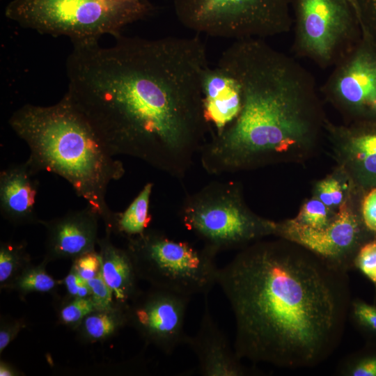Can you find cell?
I'll use <instances>...</instances> for the list:
<instances>
[{
  "instance_id": "cell-5",
  "label": "cell",
  "mask_w": 376,
  "mask_h": 376,
  "mask_svg": "<svg viewBox=\"0 0 376 376\" xmlns=\"http://www.w3.org/2000/svg\"><path fill=\"white\" fill-rule=\"evenodd\" d=\"M153 10L148 0H11L4 13L21 27L67 37L74 45L116 38Z\"/></svg>"
},
{
  "instance_id": "cell-35",
  "label": "cell",
  "mask_w": 376,
  "mask_h": 376,
  "mask_svg": "<svg viewBox=\"0 0 376 376\" xmlns=\"http://www.w3.org/2000/svg\"><path fill=\"white\" fill-rule=\"evenodd\" d=\"M15 372L12 368H10L8 364L1 362L0 365V375L1 376H11L14 375Z\"/></svg>"
},
{
  "instance_id": "cell-2",
  "label": "cell",
  "mask_w": 376,
  "mask_h": 376,
  "mask_svg": "<svg viewBox=\"0 0 376 376\" xmlns=\"http://www.w3.org/2000/svg\"><path fill=\"white\" fill-rule=\"evenodd\" d=\"M247 245L219 268L242 360L313 368L340 345L352 303L347 272L290 240Z\"/></svg>"
},
{
  "instance_id": "cell-13",
  "label": "cell",
  "mask_w": 376,
  "mask_h": 376,
  "mask_svg": "<svg viewBox=\"0 0 376 376\" xmlns=\"http://www.w3.org/2000/svg\"><path fill=\"white\" fill-rule=\"evenodd\" d=\"M325 130L335 167L363 192L376 187V120L337 125L328 120Z\"/></svg>"
},
{
  "instance_id": "cell-19",
  "label": "cell",
  "mask_w": 376,
  "mask_h": 376,
  "mask_svg": "<svg viewBox=\"0 0 376 376\" xmlns=\"http://www.w3.org/2000/svg\"><path fill=\"white\" fill-rule=\"evenodd\" d=\"M152 184L147 183L129 207L122 213H114L112 227L127 235L137 236L145 232L150 221L149 203Z\"/></svg>"
},
{
  "instance_id": "cell-22",
  "label": "cell",
  "mask_w": 376,
  "mask_h": 376,
  "mask_svg": "<svg viewBox=\"0 0 376 376\" xmlns=\"http://www.w3.org/2000/svg\"><path fill=\"white\" fill-rule=\"evenodd\" d=\"M338 373L345 376H376V341L347 357Z\"/></svg>"
},
{
  "instance_id": "cell-29",
  "label": "cell",
  "mask_w": 376,
  "mask_h": 376,
  "mask_svg": "<svg viewBox=\"0 0 376 376\" xmlns=\"http://www.w3.org/2000/svg\"><path fill=\"white\" fill-rule=\"evenodd\" d=\"M362 34L376 46V0H356Z\"/></svg>"
},
{
  "instance_id": "cell-21",
  "label": "cell",
  "mask_w": 376,
  "mask_h": 376,
  "mask_svg": "<svg viewBox=\"0 0 376 376\" xmlns=\"http://www.w3.org/2000/svg\"><path fill=\"white\" fill-rule=\"evenodd\" d=\"M127 322L126 308L95 311L84 318V329L90 338L101 340L113 334L123 323Z\"/></svg>"
},
{
  "instance_id": "cell-31",
  "label": "cell",
  "mask_w": 376,
  "mask_h": 376,
  "mask_svg": "<svg viewBox=\"0 0 376 376\" xmlns=\"http://www.w3.org/2000/svg\"><path fill=\"white\" fill-rule=\"evenodd\" d=\"M86 281L94 278L101 270V258L95 251L85 253L75 258L72 265Z\"/></svg>"
},
{
  "instance_id": "cell-30",
  "label": "cell",
  "mask_w": 376,
  "mask_h": 376,
  "mask_svg": "<svg viewBox=\"0 0 376 376\" xmlns=\"http://www.w3.org/2000/svg\"><path fill=\"white\" fill-rule=\"evenodd\" d=\"M95 311L91 297H76L61 311L62 320L67 324H74L85 318Z\"/></svg>"
},
{
  "instance_id": "cell-20",
  "label": "cell",
  "mask_w": 376,
  "mask_h": 376,
  "mask_svg": "<svg viewBox=\"0 0 376 376\" xmlns=\"http://www.w3.org/2000/svg\"><path fill=\"white\" fill-rule=\"evenodd\" d=\"M355 189L347 177L335 167L331 173L315 183L313 196L319 199L333 211L337 212Z\"/></svg>"
},
{
  "instance_id": "cell-18",
  "label": "cell",
  "mask_w": 376,
  "mask_h": 376,
  "mask_svg": "<svg viewBox=\"0 0 376 376\" xmlns=\"http://www.w3.org/2000/svg\"><path fill=\"white\" fill-rule=\"evenodd\" d=\"M100 245L102 276L113 292V297L123 308L137 295L139 278L132 256L128 251L114 246L107 235L97 241Z\"/></svg>"
},
{
  "instance_id": "cell-6",
  "label": "cell",
  "mask_w": 376,
  "mask_h": 376,
  "mask_svg": "<svg viewBox=\"0 0 376 376\" xmlns=\"http://www.w3.org/2000/svg\"><path fill=\"white\" fill-rule=\"evenodd\" d=\"M293 0H173L178 21L212 37L265 40L292 28Z\"/></svg>"
},
{
  "instance_id": "cell-10",
  "label": "cell",
  "mask_w": 376,
  "mask_h": 376,
  "mask_svg": "<svg viewBox=\"0 0 376 376\" xmlns=\"http://www.w3.org/2000/svg\"><path fill=\"white\" fill-rule=\"evenodd\" d=\"M332 68L320 91L344 123L376 120V46L362 35Z\"/></svg>"
},
{
  "instance_id": "cell-11",
  "label": "cell",
  "mask_w": 376,
  "mask_h": 376,
  "mask_svg": "<svg viewBox=\"0 0 376 376\" xmlns=\"http://www.w3.org/2000/svg\"><path fill=\"white\" fill-rule=\"evenodd\" d=\"M183 221L215 254L224 249L245 247L251 242L272 235V221L255 214L237 194L189 206L184 212Z\"/></svg>"
},
{
  "instance_id": "cell-27",
  "label": "cell",
  "mask_w": 376,
  "mask_h": 376,
  "mask_svg": "<svg viewBox=\"0 0 376 376\" xmlns=\"http://www.w3.org/2000/svg\"><path fill=\"white\" fill-rule=\"evenodd\" d=\"M353 265L376 285V237L369 240L359 248Z\"/></svg>"
},
{
  "instance_id": "cell-8",
  "label": "cell",
  "mask_w": 376,
  "mask_h": 376,
  "mask_svg": "<svg viewBox=\"0 0 376 376\" xmlns=\"http://www.w3.org/2000/svg\"><path fill=\"white\" fill-rule=\"evenodd\" d=\"M295 54L325 69L333 67L362 36L347 0H293Z\"/></svg>"
},
{
  "instance_id": "cell-1",
  "label": "cell",
  "mask_w": 376,
  "mask_h": 376,
  "mask_svg": "<svg viewBox=\"0 0 376 376\" xmlns=\"http://www.w3.org/2000/svg\"><path fill=\"white\" fill-rule=\"evenodd\" d=\"M114 38L108 47L72 45L65 95L112 156L178 171L212 131L202 91L206 47L198 36Z\"/></svg>"
},
{
  "instance_id": "cell-15",
  "label": "cell",
  "mask_w": 376,
  "mask_h": 376,
  "mask_svg": "<svg viewBox=\"0 0 376 376\" xmlns=\"http://www.w3.org/2000/svg\"><path fill=\"white\" fill-rule=\"evenodd\" d=\"M98 213L91 206L69 212L48 221H40L47 228V250L52 258H76L95 251L97 243Z\"/></svg>"
},
{
  "instance_id": "cell-7",
  "label": "cell",
  "mask_w": 376,
  "mask_h": 376,
  "mask_svg": "<svg viewBox=\"0 0 376 376\" xmlns=\"http://www.w3.org/2000/svg\"><path fill=\"white\" fill-rule=\"evenodd\" d=\"M127 249L139 278L154 288L191 297L207 295L217 284L215 253L206 247L198 250L187 242L144 232L130 240Z\"/></svg>"
},
{
  "instance_id": "cell-9",
  "label": "cell",
  "mask_w": 376,
  "mask_h": 376,
  "mask_svg": "<svg viewBox=\"0 0 376 376\" xmlns=\"http://www.w3.org/2000/svg\"><path fill=\"white\" fill-rule=\"evenodd\" d=\"M363 192L354 189L324 228L315 229L292 219L272 221V235L295 242L333 265L349 271L354 257L367 241L376 237L365 226L360 212Z\"/></svg>"
},
{
  "instance_id": "cell-25",
  "label": "cell",
  "mask_w": 376,
  "mask_h": 376,
  "mask_svg": "<svg viewBox=\"0 0 376 376\" xmlns=\"http://www.w3.org/2000/svg\"><path fill=\"white\" fill-rule=\"evenodd\" d=\"M14 284L24 292H48L56 283L42 266L25 269L15 279Z\"/></svg>"
},
{
  "instance_id": "cell-4",
  "label": "cell",
  "mask_w": 376,
  "mask_h": 376,
  "mask_svg": "<svg viewBox=\"0 0 376 376\" xmlns=\"http://www.w3.org/2000/svg\"><path fill=\"white\" fill-rule=\"evenodd\" d=\"M8 123L29 146L27 162L32 168L38 173L49 171L65 179L110 230L114 212L106 201L107 188L125 170L68 96L65 94L57 103L47 107L24 104L12 114Z\"/></svg>"
},
{
  "instance_id": "cell-17",
  "label": "cell",
  "mask_w": 376,
  "mask_h": 376,
  "mask_svg": "<svg viewBox=\"0 0 376 376\" xmlns=\"http://www.w3.org/2000/svg\"><path fill=\"white\" fill-rule=\"evenodd\" d=\"M36 172L26 161L13 164L0 174V210L2 215L16 224L38 221L36 202L38 190Z\"/></svg>"
},
{
  "instance_id": "cell-12",
  "label": "cell",
  "mask_w": 376,
  "mask_h": 376,
  "mask_svg": "<svg viewBox=\"0 0 376 376\" xmlns=\"http://www.w3.org/2000/svg\"><path fill=\"white\" fill-rule=\"evenodd\" d=\"M190 297L152 287L138 294L126 308L127 323L167 354L185 344V321Z\"/></svg>"
},
{
  "instance_id": "cell-26",
  "label": "cell",
  "mask_w": 376,
  "mask_h": 376,
  "mask_svg": "<svg viewBox=\"0 0 376 376\" xmlns=\"http://www.w3.org/2000/svg\"><path fill=\"white\" fill-rule=\"evenodd\" d=\"M349 315L361 332L376 341V306L360 299L352 300Z\"/></svg>"
},
{
  "instance_id": "cell-3",
  "label": "cell",
  "mask_w": 376,
  "mask_h": 376,
  "mask_svg": "<svg viewBox=\"0 0 376 376\" xmlns=\"http://www.w3.org/2000/svg\"><path fill=\"white\" fill-rule=\"evenodd\" d=\"M217 65L239 82L242 108L215 135L208 152L212 164L249 169L302 163L316 155L329 119L306 68L260 38L234 40Z\"/></svg>"
},
{
  "instance_id": "cell-33",
  "label": "cell",
  "mask_w": 376,
  "mask_h": 376,
  "mask_svg": "<svg viewBox=\"0 0 376 376\" xmlns=\"http://www.w3.org/2000/svg\"><path fill=\"white\" fill-rule=\"evenodd\" d=\"M64 282L69 294L75 298L91 297V290L87 281L78 274L73 267L65 278Z\"/></svg>"
},
{
  "instance_id": "cell-14",
  "label": "cell",
  "mask_w": 376,
  "mask_h": 376,
  "mask_svg": "<svg viewBox=\"0 0 376 376\" xmlns=\"http://www.w3.org/2000/svg\"><path fill=\"white\" fill-rule=\"evenodd\" d=\"M185 344L195 354L198 373L202 375L244 376L249 373L215 322L207 295L198 329L194 336H187Z\"/></svg>"
},
{
  "instance_id": "cell-16",
  "label": "cell",
  "mask_w": 376,
  "mask_h": 376,
  "mask_svg": "<svg viewBox=\"0 0 376 376\" xmlns=\"http://www.w3.org/2000/svg\"><path fill=\"white\" fill-rule=\"evenodd\" d=\"M205 116L215 135L237 118L242 108V92L237 80L224 68L207 67L202 78Z\"/></svg>"
},
{
  "instance_id": "cell-34",
  "label": "cell",
  "mask_w": 376,
  "mask_h": 376,
  "mask_svg": "<svg viewBox=\"0 0 376 376\" xmlns=\"http://www.w3.org/2000/svg\"><path fill=\"white\" fill-rule=\"evenodd\" d=\"M20 329L19 323H13L1 327L0 330V352L14 339Z\"/></svg>"
},
{
  "instance_id": "cell-23",
  "label": "cell",
  "mask_w": 376,
  "mask_h": 376,
  "mask_svg": "<svg viewBox=\"0 0 376 376\" xmlns=\"http://www.w3.org/2000/svg\"><path fill=\"white\" fill-rule=\"evenodd\" d=\"M336 212L312 196L304 201L297 216L292 219L302 226L322 229L331 222Z\"/></svg>"
},
{
  "instance_id": "cell-32",
  "label": "cell",
  "mask_w": 376,
  "mask_h": 376,
  "mask_svg": "<svg viewBox=\"0 0 376 376\" xmlns=\"http://www.w3.org/2000/svg\"><path fill=\"white\" fill-rule=\"evenodd\" d=\"M360 212L366 228L376 235V187L368 189L363 195Z\"/></svg>"
},
{
  "instance_id": "cell-24",
  "label": "cell",
  "mask_w": 376,
  "mask_h": 376,
  "mask_svg": "<svg viewBox=\"0 0 376 376\" xmlns=\"http://www.w3.org/2000/svg\"><path fill=\"white\" fill-rule=\"evenodd\" d=\"M24 246L12 243H1L0 247V283L5 285L14 278L19 266L25 262Z\"/></svg>"
},
{
  "instance_id": "cell-28",
  "label": "cell",
  "mask_w": 376,
  "mask_h": 376,
  "mask_svg": "<svg viewBox=\"0 0 376 376\" xmlns=\"http://www.w3.org/2000/svg\"><path fill=\"white\" fill-rule=\"evenodd\" d=\"M87 283L91 290V298L95 311H107L116 309L113 307V292L105 282L102 269L94 278L88 280Z\"/></svg>"
},
{
  "instance_id": "cell-36",
  "label": "cell",
  "mask_w": 376,
  "mask_h": 376,
  "mask_svg": "<svg viewBox=\"0 0 376 376\" xmlns=\"http://www.w3.org/2000/svg\"><path fill=\"white\" fill-rule=\"evenodd\" d=\"M347 1L349 2L350 6L352 7V8L355 11V13H356V15L357 16V7L356 0H347ZM357 18H358V17H357Z\"/></svg>"
}]
</instances>
